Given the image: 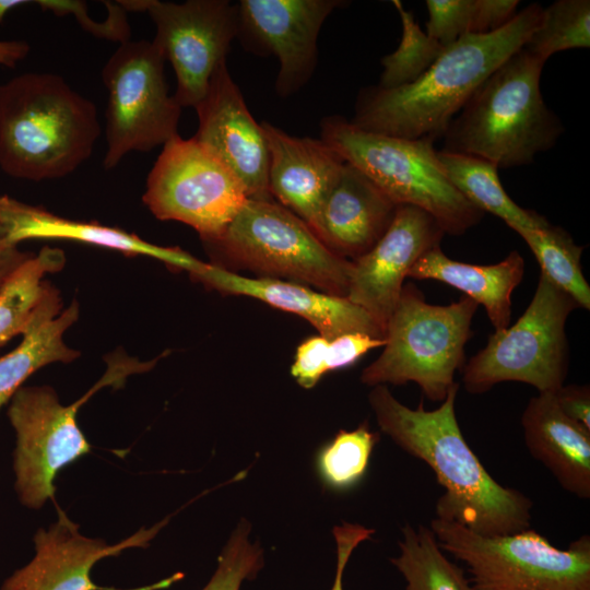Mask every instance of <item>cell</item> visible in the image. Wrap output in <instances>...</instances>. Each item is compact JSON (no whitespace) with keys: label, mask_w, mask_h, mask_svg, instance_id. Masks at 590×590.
Masks as SVG:
<instances>
[{"label":"cell","mask_w":590,"mask_h":590,"mask_svg":"<svg viewBox=\"0 0 590 590\" xmlns=\"http://www.w3.org/2000/svg\"><path fill=\"white\" fill-rule=\"evenodd\" d=\"M458 390L457 382L434 410H425L423 401L415 409L404 405L386 385L375 386L368 401L380 429L405 452L424 461L444 487L435 518L484 536L529 529L532 500L499 484L463 437L456 416Z\"/></svg>","instance_id":"obj_1"},{"label":"cell","mask_w":590,"mask_h":590,"mask_svg":"<svg viewBox=\"0 0 590 590\" xmlns=\"http://www.w3.org/2000/svg\"><path fill=\"white\" fill-rule=\"evenodd\" d=\"M479 305L463 295L449 305H432L413 284L403 285L386 327L384 351L361 375L363 384L415 382L433 402H442L457 384L464 347Z\"/></svg>","instance_id":"obj_6"},{"label":"cell","mask_w":590,"mask_h":590,"mask_svg":"<svg viewBox=\"0 0 590 590\" xmlns=\"http://www.w3.org/2000/svg\"><path fill=\"white\" fill-rule=\"evenodd\" d=\"M524 274L522 256L512 250L495 264H471L447 257L440 246L425 252L410 269L408 276L446 283L483 305L495 330L509 327L511 294Z\"/></svg>","instance_id":"obj_24"},{"label":"cell","mask_w":590,"mask_h":590,"mask_svg":"<svg viewBox=\"0 0 590 590\" xmlns=\"http://www.w3.org/2000/svg\"><path fill=\"white\" fill-rule=\"evenodd\" d=\"M590 47V1L558 0L543 9L523 48L545 62L552 55Z\"/></svg>","instance_id":"obj_30"},{"label":"cell","mask_w":590,"mask_h":590,"mask_svg":"<svg viewBox=\"0 0 590 590\" xmlns=\"http://www.w3.org/2000/svg\"><path fill=\"white\" fill-rule=\"evenodd\" d=\"M554 396L566 416L590 430V389L588 385H563L554 392Z\"/></svg>","instance_id":"obj_38"},{"label":"cell","mask_w":590,"mask_h":590,"mask_svg":"<svg viewBox=\"0 0 590 590\" xmlns=\"http://www.w3.org/2000/svg\"><path fill=\"white\" fill-rule=\"evenodd\" d=\"M374 532L375 530L358 523H342L333 528L337 543V570L331 590H343V571L353 551L358 544L370 539Z\"/></svg>","instance_id":"obj_37"},{"label":"cell","mask_w":590,"mask_h":590,"mask_svg":"<svg viewBox=\"0 0 590 590\" xmlns=\"http://www.w3.org/2000/svg\"><path fill=\"white\" fill-rule=\"evenodd\" d=\"M193 279L223 294L249 296L295 314L329 340L354 332L385 339V331L376 321L344 296L275 278H246L206 262Z\"/></svg>","instance_id":"obj_18"},{"label":"cell","mask_w":590,"mask_h":590,"mask_svg":"<svg viewBox=\"0 0 590 590\" xmlns=\"http://www.w3.org/2000/svg\"><path fill=\"white\" fill-rule=\"evenodd\" d=\"M542 11L540 4L531 3L492 33L460 37L409 84L365 88L350 121L362 130L388 137H442L484 80L527 43Z\"/></svg>","instance_id":"obj_2"},{"label":"cell","mask_w":590,"mask_h":590,"mask_svg":"<svg viewBox=\"0 0 590 590\" xmlns=\"http://www.w3.org/2000/svg\"><path fill=\"white\" fill-rule=\"evenodd\" d=\"M386 344V339L354 332L345 333L329 340L327 353L328 371L341 369L355 364L373 349Z\"/></svg>","instance_id":"obj_36"},{"label":"cell","mask_w":590,"mask_h":590,"mask_svg":"<svg viewBox=\"0 0 590 590\" xmlns=\"http://www.w3.org/2000/svg\"><path fill=\"white\" fill-rule=\"evenodd\" d=\"M399 547L390 562L404 577L405 590H476L462 568L446 557L430 528L405 524Z\"/></svg>","instance_id":"obj_26"},{"label":"cell","mask_w":590,"mask_h":590,"mask_svg":"<svg viewBox=\"0 0 590 590\" xmlns=\"http://www.w3.org/2000/svg\"><path fill=\"white\" fill-rule=\"evenodd\" d=\"M164 62L157 47L145 39L120 44L106 61L105 169L132 151L150 152L178 135L182 107L168 93Z\"/></svg>","instance_id":"obj_11"},{"label":"cell","mask_w":590,"mask_h":590,"mask_svg":"<svg viewBox=\"0 0 590 590\" xmlns=\"http://www.w3.org/2000/svg\"><path fill=\"white\" fill-rule=\"evenodd\" d=\"M530 455L570 494L590 498V430L559 409L554 392L531 398L521 415Z\"/></svg>","instance_id":"obj_22"},{"label":"cell","mask_w":590,"mask_h":590,"mask_svg":"<svg viewBox=\"0 0 590 590\" xmlns=\"http://www.w3.org/2000/svg\"><path fill=\"white\" fill-rule=\"evenodd\" d=\"M58 519L48 530L34 535L35 556L8 577L0 590H163L184 578L176 573L144 587L117 589L102 587L92 580L94 565L103 558L118 556L127 548L148 547L169 517L150 529L141 528L116 544L91 539L79 532V524L57 507Z\"/></svg>","instance_id":"obj_14"},{"label":"cell","mask_w":590,"mask_h":590,"mask_svg":"<svg viewBox=\"0 0 590 590\" xmlns=\"http://www.w3.org/2000/svg\"><path fill=\"white\" fill-rule=\"evenodd\" d=\"M397 206L366 175L345 162L314 234L332 252L352 261L381 238Z\"/></svg>","instance_id":"obj_21"},{"label":"cell","mask_w":590,"mask_h":590,"mask_svg":"<svg viewBox=\"0 0 590 590\" xmlns=\"http://www.w3.org/2000/svg\"><path fill=\"white\" fill-rule=\"evenodd\" d=\"M0 223L10 241L27 239H64L122 252L127 257L144 256L194 275L203 261L174 247L149 243L133 233L96 222L75 221L54 214L9 196H0Z\"/></svg>","instance_id":"obj_20"},{"label":"cell","mask_w":590,"mask_h":590,"mask_svg":"<svg viewBox=\"0 0 590 590\" xmlns=\"http://www.w3.org/2000/svg\"><path fill=\"white\" fill-rule=\"evenodd\" d=\"M227 260L346 297L352 261L332 252L293 212L274 200H248L224 233L204 243Z\"/></svg>","instance_id":"obj_9"},{"label":"cell","mask_w":590,"mask_h":590,"mask_svg":"<svg viewBox=\"0 0 590 590\" xmlns=\"http://www.w3.org/2000/svg\"><path fill=\"white\" fill-rule=\"evenodd\" d=\"M44 11L56 15L73 14L81 26L93 35L122 44L130 40V26L125 9L119 4L105 2L108 17L103 23L93 21L86 12V4L81 1L39 0L35 1Z\"/></svg>","instance_id":"obj_34"},{"label":"cell","mask_w":590,"mask_h":590,"mask_svg":"<svg viewBox=\"0 0 590 590\" xmlns=\"http://www.w3.org/2000/svg\"><path fill=\"white\" fill-rule=\"evenodd\" d=\"M261 127L269 151L271 196L314 232L345 161L321 139L291 135L267 121Z\"/></svg>","instance_id":"obj_19"},{"label":"cell","mask_w":590,"mask_h":590,"mask_svg":"<svg viewBox=\"0 0 590 590\" xmlns=\"http://www.w3.org/2000/svg\"><path fill=\"white\" fill-rule=\"evenodd\" d=\"M143 202L162 221L191 226L203 243L217 239L249 200L238 178L193 137L162 146Z\"/></svg>","instance_id":"obj_12"},{"label":"cell","mask_w":590,"mask_h":590,"mask_svg":"<svg viewBox=\"0 0 590 590\" xmlns=\"http://www.w3.org/2000/svg\"><path fill=\"white\" fill-rule=\"evenodd\" d=\"M34 253L22 251L10 241L7 229L0 223V290L8 279Z\"/></svg>","instance_id":"obj_39"},{"label":"cell","mask_w":590,"mask_h":590,"mask_svg":"<svg viewBox=\"0 0 590 590\" xmlns=\"http://www.w3.org/2000/svg\"><path fill=\"white\" fill-rule=\"evenodd\" d=\"M66 264L64 252L45 246L28 258L0 290V347L22 335L43 297L45 275L60 271Z\"/></svg>","instance_id":"obj_27"},{"label":"cell","mask_w":590,"mask_h":590,"mask_svg":"<svg viewBox=\"0 0 590 590\" xmlns=\"http://www.w3.org/2000/svg\"><path fill=\"white\" fill-rule=\"evenodd\" d=\"M30 50V45L24 40L0 39V66L14 68L20 61L26 58Z\"/></svg>","instance_id":"obj_40"},{"label":"cell","mask_w":590,"mask_h":590,"mask_svg":"<svg viewBox=\"0 0 590 590\" xmlns=\"http://www.w3.org/2000/svg\"><path fill=\"white\" fill-rule=\"evenodd\" d=\"M320 139L397 205H414L433 215L445 234L462 235L484 215L451 185L433 139L368 132L339 116L322 119Z\"/></svg>","instance_id":"obj_5"},{"label":"cell","mask_w":590,"mask_h":590,"mask_svg":"<svg viewBox=\"0 0 590 590\" xmlns=\"http://www.w3.org/2000/svg\"><path fill=\"white\" fill-rule=\"evenodd\" d=\"M379 440L367 422L353 430H340L317 459L323 482L337 489L355 485L365 474L370 455Z\"/></svg>","instance_id":"obj_32"},{"label":"cell","mask_w":590,"mask_h":590,"mask_svg":"<svg viewBox=\"0 0 590 590\" xmlns=\"http://www.w3.org/2000/svg\"><path fill=\"white\" fill-rule=\"evenodd\" d=\"M545 62L523 46L476 88L444 133L442 151L486 160L499 168L528 165L564 131L544 103Z\"/></svg>","instance_id":"obj_4"},{"label":"cell","mask_w":590,"mask_h":590,"mask_svg":"<svg viewBox=\"0 0 590 590\" xmlns=\"http://www.w3.org/2000/svg\"><path fill=\"white\" fill-rule=\"evenodd\" d=\"M536 258L541 274L568 294L578 307L590 309V286L583 276L578 246L564 228L551 223L540 229L518 231Z\"/></svg>","instance_id":"obj_29"},{"label":"cell","mask_w":590,"mask_h":590,"mask_svg":"<svg viewBox=\"0 0 590 590\" xmlns=\"http://www.w3.org/2000/svg\"><path fill=\"white\" fill-rule=\"evenodd\" d=\"M61 308L60 293L48 282L20 344L0 357V411L38 369L57 362L71 363L80 356L63 342L64 332L79 318V304L73 300L64 310Z\"/></svg>","instance_id":"obj_23"},{"label":"cell","mask_w":590,"mask_h":590,"mask_svg":"<svg viewBox=\"0 0 590 590\" xmlns=\"http://www.w3.org/2000/svg\"><path fill=\"white\" fill-rule=\"evenodd\" d=\"M194 109L198 130L193 138L238 178L248 199L274 200L269 189V151L263 129L248 110L226 62L216 69Z\"/></svg>","instance_id":"obj_17"},{"label":"cell","mask_w":590,"mask_h":590,"mask_svg":"<svg viewBox=\"0 0 590 590\" xmlns=\"http://www.w3.org/2000/svg\"><path fill=\"white\" fill-rule=\"evenodd\" d=\"M329 339L321 335L310 337L302 342L295 353L291 374L305 389L315 387L328 373L327 353Z\"/></svg>","instance_id":"obj_35"},{"label":"cell","mask_w":590,"mask_h":590,"mask_svg":"<svg viewBox=\"0 0 590 590\" xmlns=\"http://www.w3.org/2000/svg\"><path fill=\"white\" fill-rule=\"evenodd\" d=\"M402 23L398 48L382 57V72L378 86L394 88L415 81L442 54L445 46L429 37L416 23L414 15L398 0L392 1Z\"/></svg>","instance_id":"obj_31"},{"label":"cell","mask_w":590,"mask_h":590,"mask_svg":"<svg viewBox=\"0 0 590 590\" xmlns=\"http://www.w3.org/2000/svg\"><path fill=\"white\" fill-rule=\"evenodd\" d=\"M96 106L62 76L25 72L0 84V168L10 177L62 178L92 155Z\"/></svg>","instance_id":"obj_3"},{"label":"cell","mask_w":590,"mask_h":590,"mask_svg":"<svg viewBox=\"0 0 590 590\" xmlns=\"http://www.w3.org/2000/svg\"><path fill=\"white\" fill-rule=\"evenodd\" d=\"M445 235L436 219L414 205L399 204L376 245L352 260L346 297L385 331L413 264L440 246Z\"/></svg>","instance_id":"obj_15"},{"label":"cell","mask_w":590,"mask_h":590,"mask_svg":"<svg viewBox=\"0 0 590 590\" xmlns=\"http://www.w3.org/2000/svg\"><path fill=\"white\" fill-rule=\"evenodd\" d=\"M438 160L451 185L475 208L502 219L516 233L540 229L550 224L541 214L522 209L505 191L498 167L480 157L437 151Z\"/></svg>","instance_id":"obj_25"},{"label":"cell","mask_w":590,"mask_h":590,"mask_svg":"<svg viewBox=\"0 0 590 590\" xmlns=\"http://www.w3.org/2000/svg\"><path fill=\"white\" fill-rule=\"evenodd\" d=\"M250 527L238 524L217 559V567L202 590H240L263 566L262 550L248 540Z\"/></svg>","instance_id":"obj_33"},{"label":"cell","mask_w":590,"mask_h":590,"mask_svg":"<svg viewBox=\"0 0 590 590\" xmlns=\"http://www.w3.org/2000/svg\"><path fill=\"white\" fill-rule=\"evenodd\" d=\"M518 0H427L426 34L442 46L464 35L492 33L515 15Z\"/></svg>","instance_id":"obj_28"},{"label":"cell","mask_w":590,"mask_h":590,"mask_svg":"<svg viewBox=\"0 0 590 590\" xmlns=\"http://www.w3.org/2000/svg\"><path fill=\"white\" fill-rule=\"evenodd\" d=\"M125 11H146L155 24L152 43L176 73L175 99L196 107L206 94L211 78L226 62L231 44L239 34L238 4L227 0L118 1Z\"/></svg>","instance_id":"obj_13"},{"label":"cell","mask_w":590,"mask_h":590,"mask_svg":"<svg viewBox=\"0 0 590 590\" xmlns=\"http://www.w3.org/2000/svg\"><path fill=\"white\" fill-rule=\"evenodd\" d=\"M339 0H240L239 34L253 49L274 55L280 63L275 91L298 92L311 78L317 62L321 26Z\"/></svg>","instance_id":"obj_16"},{"label":"cell","mask_w":590,"mask_h":590,"mask_svg":"<svg viewBox=\"0 0 590 590\" xmlns=\"http://www.w3.org/2000/svg\"><path fill=\"white\" fill-rule=\"evenodd\" d=\"M440 548L467 566L476 590H590V536L566 550L529 528L496 536L434 518Z\"/></svg>","instance_id":"obj_8"},{"label":"cell","mask_w":590,"mask_h":590,"mask_svg":"<svg viewBox=\"0 0 590 590\" xmlns=\"http://www.w3.org/2000/svg\"><path fill=\"white\" fill-rule=\"evenodd\" d=\"M106 361L103 377L70 405H62L49 386H23L11 398L8 417L16 436L14 488L23 506L39 509L48 499L55 500L58 473L90 453L91 445L76 421L79 408L104 387L121 388L130 375L150 370L157 359L139 362L117 352Z\"/></svg>","instance_id":"obj_7"},{"label":"cell","mask_w":590,"mask_h":590,"mask_svg":"<svg viewBox=\"0 0 590 590\" xmlns=\"http://www.w3.org/2000/svg\"><path fill=\"white\" fill-rule=\"evenodd\" d=\"M577 303L540 275L534 295L515 324L495 330L486 345L463 366L465 390L481 394L504 381L555 392L568 371L566 321Z\"/></svg>","instance_id":"obj_10"},{"label":"cell","mask_w":590,"mask_h":590,"mask_svg":"<svg viewBox=\"0 0 590 590\" xmlns=\"http://www.w3.org/2000/svg\"><path fill=\"white\" fill-rule=\"evenodd\" d=\"M28 2L30 1L25 0H0V24L3 22L4 16L10 10Z\"/></svg>","instance_id":"obj_41"}]
</instances>
